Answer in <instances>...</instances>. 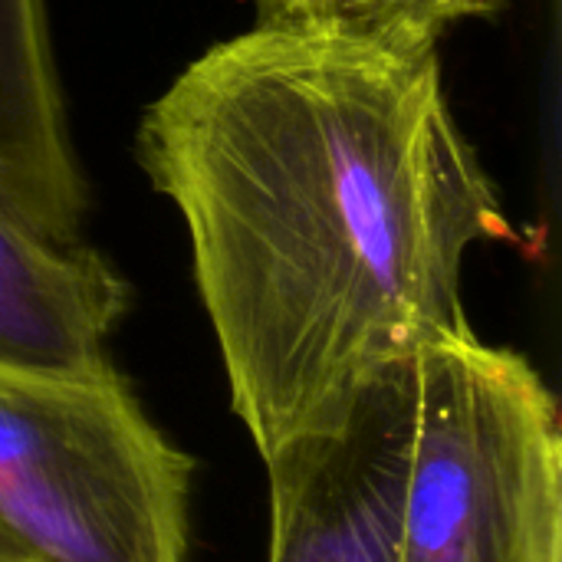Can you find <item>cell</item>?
I'll return each instance as SVG.
<instances>
[{
  "label": "cell",
  "instance_id": "6da1fadb",
  "mask_svg": "<svg viewBox=\"0 0 562 562\" xmlns=\"http://www.w3.org/2000/svg\"><path fill=\"white\" fill-rule=\"evenodd\" d=\"M231 408L260 458L333 428L382 372L464 329V267L514 227L461 132L438 40L257 20L145 112Z\"/></svg>",
  "mask_w": 562,
  "mask_h": 562
},
{
  "label": "cell",
  "instance_id": "7a4b0ae2",
  "mask_svg": "<svg viewBox=\"0 0 562 562\" xmlns=\"http://www.w3.org/2000/svg\"><path fill=\"white\" fill-rule=\"evenodd\" d=\"M395 562H562L560 405L471 326L412 359V441Z\"/></svg>",
  "mask_w": 562,
  "mask_h": 562
},
{
  "label": "cell",
  "instance_id": "3957f363",
  "mask_svg": "<svg viewBox=\"0 0 562 562\" xmlns=\"http://www.w3.org/2000/svg\"><path fill=\"white\" fill-rule=\"evenodd\" d=\"M191 477L112 362L0 366V540L23 562H188Z\"/></svg>",
  "mask_w": 562,
  "mask_h": 562
},
{
  "label": "cell",
  "instance_id": "277c9868",
  "mask_svg": "<svg viewBox=\"0 0 562 562\" xmlns=\"http://www.w3.org/2000/svg\"><path fill=\"white\" fill-rule=\"evenodd\" d=\"M412 441V362L369 382L346 418L270 458L267 562H395Z\"/></svg>",
  "mask_w": 562,
  "mask_h": 562
},
{
  "label": "cell",
  "instance_id": "5b68a950",
  "mask_svg": "<svg viewBox=\"0 0 562 562\" xmlns=\"http://www.w3.org/2000/svg\"><path fill=\"white\" fill-rule=\"evenodd\" d=\"M128 283L82 240H63L0 201V366L92 372L128 310Z\"/></svg>",
  "mask_w": 562,
  "mask_h": 562
},
{
  "label": "cell",
  "instance_id": "8992f818",
  "mask_svg": "<svg viewBox=\"0 0 562 562\" xmlns=\"http://www.w3.org/2000/svg\"><path fill=\"white\" fill-rule=\"evenodd\" d=\"M257 20H352L359 0H254Z\"/></svg>",
  "mask_w": 562,
  "mask_h": 562
},
{
  "label": "cell",
  "instance_id": "52a82bcc",
  "mask_svg": "<svg viewBox=\"0 0 562 562\" xmlns=\"http://www.w3.org/2000/svg\"><path fill=\"white\" fill-rule=\"evenodd\" d=\"M0 562H23V557H20L10 543H3V540H0Z\"/></svg>",
  "mask_w": 562,
  "mask_h": 562
}]
</instances>
